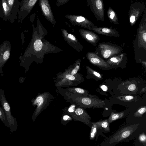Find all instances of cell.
Returning <instances> with one entry per match:
<instances>
[{
	"instance_id": "cell-24",
	"label": "cell",
	"mask_w": 146,
	"mask_h": 146,
	"mask_svg": "<svg viewBox=\"0 0 146 146\" xmlns=\"http://www.w3.org/2000/svg\"><path fill=\"white\" fill-rule=\"evenodd\" d=\"M2 60L3 62L7 60L9 58L10 56V52L9 50H5L2 54Z\"/></svg>"
},
{
	"instance_id": "cell-14",
	"label": "cell",
	"mask_w": 146,
	"mask_h": 146,
	"mask_svg": "<svg viewBox=\"0 0 146 146\" xmlns=\"http://www.w3.org/2000/svg\"><path fill=\"white\" fill-rule=\"evenodd\" d=\"M8 5L12 10L16 19L19 11L20 2L19 0H7Z\"/></svg>"
},
{
	"instance_id": "cell-29",
	"label": "cell",
	"mask_w": 146,
	"mask_h": 146,
	"mask_svg": "<svg viewBox=\"0 0 146 146\" xmlns=\"http://www.w3.org/2000/svg\"><path fill=\"white\" fill-rule=\"evenodd\" d=\"M110 60V62L113 63H117L119 62V58L116 57H113L111 58Z\"/></svg>"
},
{
	"instance_id": "cell-32",
	"label": "cell",
	"mask_w": 146,
	"mask_h": 146,
	"mask_svg": "<svg viewBox=\"0 0 146 146\" xmlns=\"http://www.w3.org/2000/svg\"><path fill=\"white\" fill-rule=\"evenodd\" d=\"M79 68V66H76L75 68L71 72L72 75H74L78 71Z\"/></svg>"
},
{
	"instance_id": "cell-11",
	"label": "cell",
	"mask_w": 146,
	"mask_h": 146,
	"mask_svg": "<svg viewBox=\"0 0 146 146\" xmlns=\"http://www.w3.org/2000/svg\"><path fill=\"white\" fill-rule=\"evenodd\" d=\"M80 102L83 106L87 107L103 108L104 102L98 99L88 97H82L80 99Z\"/></svg>"
},
{
	"instance_id": "cell-37",
	"label": "cell",
	"mask_w": 146,
	"mask_h": 146,
	"mask_svg": "<svg viewBox=\"0 0 146 146\" xmlns=\"http://www.w3.org/2000/svg\"><path fill=\"white\" fill-rule=\"evenodd\" d=\"M70 118V117L69 116L67 115H65L63 116V119L64 121H66L68 119Z\"/></svg>"
},
{
	"instance_id": "cell-20",
	"label": "cell",
	"mask_w": 146,
	"mask_h": 146,
	"mask_svg": "<svg viewBox=\"0 0 146 146\" xmlns=\"http://www.w3.org/2000/svg\"><path fill=\"white\" fill-rule=\"evenodd\" d=\"M0 119L5 126L7 127L5 114L2 107H0Z\"/></svg>"
},
{
	"instance_id": "cell-15",
	"label": "cell",
	"mask_w": 146,
	"mask_h": 146,
	"mask_svg": "<svg viewBox=\"0 0 146 146\" xmlns=\"http://www.w3.org/2000/svg\"><path fill=\"white\" fill-rule=\"evenodd\" d=\"M107 14L109 19L111 23H113L115 24H119L117 14L110 7L108 8Z\"/></svg>"
},
{
	"instance_id": "cell-6",
	"label": "cell",
	"mask_w": 146,
	"mask_h": 146,
	"mask_svg": "<svg viewBox=\"0 0 146 146\" xmlns=\"http://www.w3.org/2000/svg\"><path fill=\"white\" fill-rule=\"evenodd\" d=\"M65 17L72 23L81 25L90 30L97 27L90 20L82 16L68 14L65 15Z\"/></svg>"
},
{
	"instance_id": "cell-28",
	"label": "cell",
	"mask_w": 146,
	"mask_h": 146,
	"mask_svg": "<svg viewBox=\"0 0 146 146\" xmlns=\"http://www.w3.org/2000/svg\"><path fill=\"white\" fill-rule=\"evenodd\" d=\"M75 90L77 93L80 94H84L86 93L85 90L80 88H76L75 89Z\"/></svg>"
},
{
	"instance_id": "cell-2",
	"label": "cell",
	"mask_w": 146,
	"mask_h": 146,
	"mask_svg": "<svg viewBox=\"0 0 146 146\" xmlns=\"http://www.w3.org/2000/svg\"><path fill=\"white\" fill-rule=\"evenodd\" d=\"M0 102L5 115L7 127L12 133L16 131L17 122L16 119L12 115L10 104L6 99L4 91L0 89Z\"/></svg>"
},
{
	"instance_id": "cell-4",
	"label": "cell",
	"mask_w": 146,
	"mask_h": 146,
	"mask_svg": "<svg viewBox=\"0 0 146 146\" xmlns=\"http://www.w3.org/2000/svg\"><path fill=\"white\" fill-rule=\"evenodd\" d=\"M87 6L90 7L98 21H103L104 18V8L103 0H87Z\"/></svg>"
},
{
	"instance_id": "cell-22",
	"label": "cell",
	"mask_w": 146,
	"mask_h": 146,
	"mask_svg": "<svg viewBox=\"0 0 146 146\" xmlns=\"http://www.w3.org/2000/svg\"><path fill=\"white\" fill-rule=\"evenodd\" d=\"M146 111V106L140 108L134 114V115L136 117H140L145 113Z\"/></svg>"
},
{
	"instance_id": "cell-16",
	"label": "cell",
	"mask_w": 146,
	"mask_h": 146,
	"mask_svg": "<svg viewBox=\"0 0 146 146\" xmlns=\"http://www.w3.org/2000/svg\"><path fill=\"white\" fill-rule=\"evenodd\" d=\"M85 36L87 39L90 42L92 43V44H96L99 40L98 36L96 34L91 31H87L86 33Z\"/></svg>"
},
{
	"instance_id": "cell-25",
	"label": "cell",
	"mask_w": 146,
	"mask_h": 146,
	"mask_svg": "<svg viewBox=\"0 0 146 146\" xmlns=\"http://www.w3.org/2000/svg\"><path fill=\"white\" fill-rule=\"evenodd\" d=\"M70 0H56V5L58 7L67 3Z\"/></svg>"
},
{
	"instance_id": "cell-7",
	"label": "cell",
	"mask_w": 146,
	"mask_h": 146,
	"mask_svg": "<svg viewBox=\"0 0 146 146\" xmlns=\"http://www.w3.org/2000/svg\"><path fill=\"white\" fill-rule=\"evenodd\" d=\"M0 17L5 21H9L11 23L17 19L8 5L7 0L0 1Z\"/></svg>"
},
{
	"instance_id": "cell-31",
	"label": "cell",
	"mask_w": 146,
	"mask_h": 146,
	"mask_svg": "<svg viewBox=\"0 0 146 146\" xmlns=\"http://www.w3.org/2000/svg\"><path fill=\"white\" fill-rule=\"evenodd\" d=\"M92 74L98 78L100 79L102 78V76L99 73L93 70H92Z\"/></svg>"
},
{
	"instance_id": "cell-12",
	"label": "cell",
	"mask_w": 146,
	"mask_h": 146,
	"mask_svg": "<svg viewBox=\"0 0 146 146\" xmlns=\"http://www.w3.org/2000/svg\"><path fill=\"white\" fill-rule=\"evenodd\" d=\"M88 58L90 62L94 65L101 67L107 68L110 67L108 63L94 53H90L88 54Z\"/></svg>"
},
{
	"instance_id": "cell-23",
	"label": "cell",
	"mask_w": 146,
	"mask_h": 146,
	"mask_svg": "<svg viewBox=\"0 0 146 146\" xmlns=\"http://www.w3.org/2000/svg\"><path fill=\"white\" fill-rule=\"evenodd\" d=\"M119 100L123 101H130L134 98V97L131 96H125L118 97Z\"/></svg>"
},
{
	"instance_id": "cell-34",
	"label": "cell",
	"mask_w": 146,
	"mask_h": 146,
	"mask_svg": "<svg viewBox=\"0 0 146 146\" xmlns=\"http://www.w3.org/2000/svg\"><path fill=\"white\" fill-rule=\"evenodd\" d=\"M75 106L74 105L72 106L69 108L68 109V111L70 112H73L74 110V108Z\"/></svg>"
},
{
	"instance_id": "cell-30",
	"label": "cell",
	"mask_w": 146,
	"mask_h": 146,
	"mask_svg": "<svg viewBox=\"0 0 146 146\" xmlns=\"http://www.w3.org/2000/svg\"><path fill=\"white\" fill-rule=\"evenodd\" d=\"M136 88L135 85L134 84H131L130 85L128 88V90L130 91L134 90Z\"/></svg>"
},
{
	"instance_id": "cell-9",
	"label": "cell",
	"mask_w": 146,
	"mask_h": 146,
	"mask_svg": "<svg viewBox=\"0 0 146 146\" xmlns=\"http://www.w3.org/2000/svg\"><path fill=\"white\" fill-rule=\"evenodd\" d=\"M146 10L143 13L138 29L139 42L145 48L146 42Z\"/></svg>"
},
{
	"instance_id": "cell-27",
	"label": "cell",
	"mask_w": 146,
	"mask_h": 146,
	"mask_svg": "<svg viewBox=\"0 0 146 146\" xmlns=\"http://www.w3.org/2000/svg\"><path fill=\"white\" fill-rule=\"evenodd\" d=\"M85 111L82 109L78 108L76 109L75 111L76 114L77 116L83 113Z\"/></svg>"
},
{
	"instance_id": "cell-36",
	"label": "cell",
	"mask_w": 146,
	"mask_h": 146,
	"mask_svg": "<svg viewBox=\"0 0 146 146\" xmlns=\"http://www.w3.org/2000/svg\"><path fill=\"white\" fill-rule=\"evenodd\" d=\"M68 37L71 39L73 40H75L76 38L74 36L72 35L69 34L68 36Z\"/></svg>"
},
{
	"instance_id": "cell-17",
	"label": "cell",
	"mask_w": 146,
	"mask_h": 146,
	"mask_svg": "<svg viewBox=\"0 0 146 146\" xmlns=\"http://www.w3.org/2000/svg\"><path fill=\"white\" fill-rule=\"evenodd\" d=\"M98 129L103 130L105 132L110 131L109 123L108 119H106L96 122Z\"/></svg>"
},
{
	"instance_id": "cell-18",
	"label": "cell",
	"mask_w": 146,
	"mask_h": 146,
	"mask_svg": "<svg viewBox=\"0 0 146 146\" xmlns=\"http://www.w3.org/2000/svg\"><path fill=\"white\" fill-rule=\"evenodd\" d=\"M124 115L123 112H120L118 113L111 112L110 116L108 119L109 123H111L113 121L121 118Z\"/></svg>"
},
{
	"instance_id": "cell-1",
	"label": "cell",
	"mask_w": 146,
	"mask_h": 146,
	"mask_svg": "<svg viewBox=\"0 0 146 146\" xmlns=\"http://www.w3.org/2000/svg\"><path fill=\"white\" fill-rule=\"evenodd\" d=\"M139 124L125 126L120 129L106 141L109 145H113L123 141L129 137L137 128Z\"/></svg>"
},
{
	"instance_id": "cell-35",
	"label": "cell",
	"mask_w": 146,
	"mask_h": 146,
	"mask_svg": "<svg viewBox=\"0 0 146 146\" xmlns=\"http://www.w3.org/2000/svg\"><path fill=\"white\" fill-rule=\"evenodd\" d=\"M101 88L104 91L106 92L108 90V88L105 85H102Z\"/></svg>"
},
{
	"instance_id": "cell-19",
	"label": "cell",
	"mask_w": 146,
	"mask_h": 146,
	"mask_svg": "<svg viewBox=\"0 0 146 146\" xmlns=\"http://www.w3.org/2000/svg\"><path fill=\"white\" fill-rule=\"evenodd\" d=\"M92 125L91 127L90 137V140H93L94 138L98 129L96 123L92 122Z\"/></svg>"
},
{
	"instance_id": "cell-26",
	"label": "cell",
	"mask_w": 146,
	"mask_h": 146,
	"mask_svg": "<svg viewBox=\"0 0 146 146\" xmlns=\"http://www.w3.org/2000/svg\"><path fill=\"white\" fill-rule=\"evenodd\" d=\"M139 140L142 143H145L146 141V136L144 133H143L140 135L139 138Z\"/></svg>"
},
{
	"instance_id": "cell-10",
	"label": "cell",
	"mask_w": 146,
	"mask_h": 146,
	"mask_svg": "<svg viewBox=\"0 0 146 146\" xmlns=\"http://www.w3.org/2000/svg\"><path fill=\"white\" fill-rule=\"evenodd\" d=\"M99 46L100 54L105 58H108L118 53L120 51L117 48L108 44H100Z\"/></svg>"
},
{
	"instance_id": "cell-3",
	"label": "cell",
	"mask_w": 146,
	"mask_h": 146,
	"mask_svg": "<svg viewBox=\"0 0 146 146\" xmlns=\"http://www.w3.org/2000/svg\"><path fill=\"white\" fill-rule=\"evenodd\" d=\"M142 3L136 1L131 4L128 12L129 19L131 26H133L146 10Z\"/></svg>"
},
{
	"instance_id": "cell-5",
	"label": "cell",
	"mask_w": 146,
	"mask_h": 146,
	"mask_svg": "<svg viewBox=\"0 0 146 146\" xmlns=\"http://www.w3.org/2000/svg\"><path fill=\"white\" fill-rule=\"evenodd\" d=\"M38 0H22L20 2V8L18 13V21L21 23L25 18L31 13Z\"/></svg>"
},
{
	"instance_id": "cell-38",
	"label": "cell",
	"mask_w": 146,
	"mask_h": 146,
	"mask_svg": "<svg viewBox=\"0 0 146 146\" xmlns=\"http://www.w3.org/2000/svg\"><path fill=\"white\" fill-rule=\"evenodd\" d=\"M146 91V88L145 87L144 88H143L141 90V91L140 92V93H142L144 92H145Z\"/></svg>"
},
{
	"instance_id": "cell-13",
	"label": "cell",
	"mask_w": 146,
	"mask_h": 146,
	"mask_svg": "<svg viewBox=\"0 0 146 146\" xmlns=\"http://www.w3.org/2000/svg\"><path fill=\"white\" fill-rule=\"evenodd\" d=\"M92 30L99 34L110 36H117L119 35V33L115 29L106 27L93 28Z\"/></svg>"
},
{
	"instance_id": "cell-8",
	"label": "cell",
	"mask_w": 146,
	"mask_h": 146,
	"mask_svg": "<svg viewBox=\"0 0 146 146\" xmlns=\"http://www.w3.org/2000/svg\"><path fill=\"white\" fill-rule=\"evenodd\" d=\"M42 14L46 19L54 24L56 21L48 0H38Z\"/></svg>"
},
{
	"instance_id": "cell-33",
	"label": "cell",
	"mask_w": 146,
	"mask_h": 146,
	"mask_svg": "<svg viewBox=\"0 0 146 146\" xmlns=\"http://www.w3.org/2000/svg\"><path fill=\"white\" fill-rule=\"evenodd\" d=\"M66 77L68 79L70 80H73L75 79L74 77L72 75H67L66 76Z\"/></svg>"
},
{
	"instance_id": "cell-21",
	"label": "cell",
	"mask_w": 146,
	"mask_h": 146,
	"mask_svg": "<svg viewBox=\"0 0 146 146\" xmlns=\"http://www.w3.org/2000/svg\"><path fill=\"white\" fill-rule=\"evenodd\" d=\"M42 46V41L40 40H37L35 42L34 44V47L35 50L38 51L41 49Z\"/></svg>"
}]
</instances>
